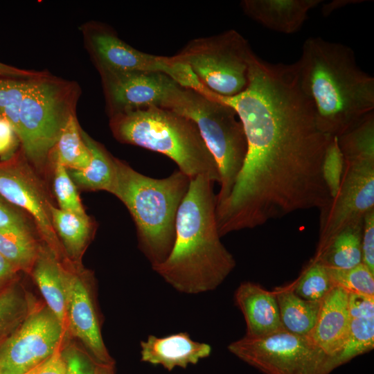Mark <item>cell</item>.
Masks as SVG:
<instances>
[{
    "label": "cell",
    "instance_id": "obj_5",
    "mask_svg": "<svg viewBox=\"0 0 374 374\" xmlns=\"http://www.w3.org/2000/svg\"><path fill=\"white\" fill-rule=\"evenodd\" d=\"M109 118L111 132L118 142L166 155L190 179L205 176L220 183L217 163L197 127L187 117L152 107Z\"/></svg>",
    "mask_w": 374,
    "mask_h": 374
},
{
    "label": "cell",
    "instance_id": "obj_19",
    "mask_svg": "<svg viewBox=\"0 0 374 374\" xmlns=\"http://www.w3.org/2000/svg\"><path fill=\"white\" fill-rule=\"evenodd\" d=\"M31 273L47 308L66 331L67 287L65 268L52 253L40 250Z\"/></svg>",
    "mask_w": 374,
    "mask_h": 374
},
{
    "label": "cell",
    "instance_id": "obj_14",
    "mask_svg": "<svg viewBox=\"0 0 374 374\" xmlns=\"http://www.w3.org/2000/svg\"><path fill=\"white\" fill-rule=\"evenodd\" d=\"M67 305L66 330L78 338L102 366H112L103 340L99 319L91 292L78 274L65 269Z\"/></svg>",
    "mask_w": 374,
    "mask_h": 374
},
{
    "label": "cell",
    "instance_id": "obj_23",
    "mask_svg": "<svg viewBox=\"0 0 374 374\" xmlns=\"http://www.w3.org/2000/svg\"><path fill=\"white\" fill-rule=\"evenodd\" d=\"M52 223L64 248L73 260L78 259L89 241L93 231L90 217H82L50 205Z\"/></svg>",
    "mask_w": 374,
    "mask_h": 374
},
{
    "label": "cell",
    "instance_id": "obj_40",
    "mask_svg": "<svg viewBox=\"0 0 374 374\" xmlns=\"http://www.w3.org/2000/svg\"><path fill=\"white\" fill-rule=\"evenodd\" d=\"M40 71L17 68L0 62V75L26 78L34 76Z\"/></svg>",
    "mask_w": 374,
    "mask_h": 374
},
{
    "label": "cell",
    "instance_id": "obj_33",
    "mask_svg": "<svg viewBox=\"0 0 374 374\" xmlns=\"http://www.w3.org/2000/svg\"><path fill=\"white\" fill-rule=\"evenodd\" d=\"M362 262L374 273V209L368 211L364 217Z\"/></svg>",
    "mask_w": 374,
    "mask_h": 374
},
{
    "label": "cell",
    "instance_id": "obj_20",
    "mask_svg": "<svg viewBox=\"0 0 374 374\" xmlns=\"http://www.w3.org/2000/svg\"><path fill=\"white\" fill-rule=\"evenodd\" d=\"M363 222L364 218L348 224L322 247L317 248L312 259L326 267L337 269H349L362 263Z\"/></svg>",
    "mask_w": 374,
    "mask_h": 374
},
{
    "label": "cell",
    "instance_id": "obj_35",
    "mask_svg": "<svg viewBox=\"0 0 374 374\" xmlns=\"http://www.w3.org/2000/svg\"><path fill=\"white\" fill-rule=\"evenodd\" d=\"M0 229L30 230L26 216L0 197Z\"/></svg>",
    "mask_w": 374,
    "mask_h": 374
},
{
    "label": "cell",
    "instance_id": "obj_11",
    "mask_svg": "<svg viewBox=\"0 0 374 374\" xmlns=\"http://www.w3.org/2000/svg\"><path fill=\"white\" fill-rule=\"evenodd\" d=\"M337 195L319 210V239L322 247L350 223L374 209V159H344Z\"/></svg>",
    "mask_w": 374,
    "mask_h": 374
},
{
    "label": "cell",
    "instance_id": "obj_34",
    "mask_svg": "<svg viewBox=\"0 0 374 374\" xmlns=\"http://www.w3.org/2000/svg\"><path fill=\"white\" fill-rule=\"evenodd\" d=\"M65 362L64 374H98L91 362L80 350L74 348H68L62 352Z\"/></svg>",
    "mask_w": 374,
    "mask_h": 374
},
{
    "label": "cell",
    "instance_id": "obj_1",
    "mask_svg": "<svg viewBox=\"0 0 374 374\" xmlns=\"http://www.w3.org/2000/svg\"><path fill=\"white\" fill-rule=\"evenodd\" d=\"M202 93L235 111L247 143L233 189L215 208L220 237L329 204L322 163L332 136L317 125L295 62L270 63L253 52L243 91L231 97Z\"/></svg>",
    "mask_w": 374,
    "mask_h": 374
},
{
    "label": "cell",
    "instance_id": "obj_43",
    "mask_svg": "<svg viewBox=\"0 0 374 374\" xmlns=\"http://www.w3.org/2000/svg\"></svg>",
    "mask_w": 374,
    "mask_h": 374
},
{
    "label": "cell",
    "instance_id": "obj_7",
    "mask_svg": "<svg viewBox=\"0 0 374 374\" xmlns=\"http://www.w3.org/2000/svg\"><path fill=\"white\" fill-rule=\"evenodd\" d=\"M252 53L248 41L231 29L194 39L173 57L186 64L206 89L231 97L247 86Z\"/></svg>",
    "mask_w": 374,
    "mask_h": 374
},
{
    "label": "cell",
    "instance_id": "obj_42",
    "mask_svg": "<svg viewBox=\"0 0 374 374\" xmlns=\"http://www.w3.org/2000/svg\"><path fill=\"white\" fill-rule=\"evenodd\" d=\"M98 374H113L111 370V366H103L98 371Z\"/></svg>",
    "mask_w": 374,
    "mask_h": 374
},
{
    "label": "cell",
    "instance_id": "obj_32",
    "mask_svg": "<svg viewBox=\"0 0 374 374\" xmlns=\"http://www.w3.org/2000/svg\"><path fill=\"white\" fill-rule=\"evenodd\" d=\"M345 162L337 136H332L324 154L322 176L331 198L337 193L344 171Z\"/></svg>",
    "mask_w": 374,
    "mask_h": 374
},
{
    "label": "cell",
    "instance_id": "obj_39",
    "mask_svg": "<svg viewBox=\"0 0 374 374\" xmlns=\"http://www.w3.org/2000/svg\"><path fill=\"white\" fill-rule=\"evenodd\" d=\"M18 271L0 253V291L14 284Z\"/></svg>",
    "mask_w": 374,
    "mask_h": 374
},
{
    "label": "cell",
    "instance_id": "obj_22",
    "mask_svg": "<svg viewBox=\"0 0 374 374\" xmlns=\"http://www.w3.org/2000/svg\"><path fill=\"white\" fill-rule=\"evenodd\" d=\"M284 330L296 335L308 336L319 314L321 301H308L296 295L290 284L274 290Z\"/></svg>",
    "mask_w": 374,
    "mask_h": 374
},
{
    "label": "cell",
    "instance_id": "obj_25",
    "mask_svg": "<svg viewBox=\"0 0 374 374\" xmlns=\"http://www.w3.org/2000/svg\"><path fill=\"white\" fill-rule=\"evenodd\" d=\"M40 250L31 230L0 229V253L18 271L31 272Z\"/></svg>",
    "mask_w": 374,
    "mask_h": 374
},
{
    "label": "cell",
    "instance_id": "obj_9",
    "mask_svg": "<svg viewBox=\"0 0 374 374\" xmlns=\"http://www.w3.org/2000/svg\"><path fill=\"white\" fill-rule=\"evenodd\" d=\"M83 42L98 71H157L173 78L181 86L201 91L203 85L190 69L173 56L144 53L122 40L109 26L91 20L80 26Z\"/></svg>",
    "mask_w": 374,
    "mask_h": 374
},
{
    "label": "cell",
    "instance_id": "obj_2",
    "mask_svg": "<svg viewBox=\"0 0 374 374\" xmlns=\"http://www.w3.org/2000/svg\"><path fill=\"white\" fill-rule=\"evenodd\" d=\"M214 183L205 176L190 179L177 211L173 247L166 260L152 268L181 293L214 290L236 265L218 232Z\"/></svg>",
    "mask_w": 374,
    "mask_h": 374
},
{
    "label": "cell",
    "instance_id": "obj_13",
    "mask_svg": "<svg viewBox=\"0 0 374 374\" xmlns=\"http://www.w3.org/2000/svg\"><path fill=\"white\" fill-rule=\"evenodd\" d=\"M109 116L152 107L165 108L179 85L168 75L157 71H98Z\"/></svg>",
    "mask_w": 374,
    "mask_h": 374
},
{
    "label": "cell",
    "instance_id": "obj_6",
    "mask_svg": "<svg viewBox=\"0 0 374 374\" xmlns=\"http://www.w3.org/2000/svg\"><path fill=\"white\" fill-rule=\"evenodd\" d=\"M165 108L187 117L197 127L217 165L218 205L230 195L247 154L246 135L237 113L227 104L181 85L170 93Z\"/></svg>",
    "mask_w": 374,
    "mask_h": 374
},
{
    "label": "cell",
    "instance_id": "obj_28",
    "mask_svg": "<svg viewBox=\"0 0 374 374\" xmlns=\"http://www.w3.org/2000/svg\"><path fill=\"white\" fill-rule=\"evenodd\" d=\"M374 348V318H350L347 338L336 358L338 366Z\"/></svg>",
    "mask_w": 374,
    "mask_h": 374
},
{
    "label": "cell",
    "instance_id": "obj_15",
    "mask_svg": "<svg viewBox=\"0 0 374 374\" xmlns=\"http://www.w3.org/2000/svg\"><path fill=\"white\" fill-rule=\"evenodd\" d=\"M349 293L335 286L322 299L309 337L328 355L335 358L346 342L350 323Z\"/></svg>",
    "mask_w": 374,
    "mask_h": 374
},
{
    "label": "cell",
    "instance_id": "obj_38",
    "mask_svg": "<svg viewBox=\"0 0 374 374\" xmlns=\"http://www.w3.org/2000/svg\"><path fill=\"white\" fill-rule=\"evenodd\" d=\"M65 362L60 349L26 374H64Z\"/></svg>",
    "mask_w": 374,
    "mask_h": 374
},
{
    "label": "cell",
    "instance_id": "obj_27",
    "mask_svg": "<svg viewBox=\"0 0 374 374\" xmlns=\"http://www.w3.org/2000/svg\"><path fill=\"white\" fill-rule=\"evenodd\" d=\"M290 285L296 295L308 301H322L335 287L328 268L312 258Z\"/></svg>",
    "mask_w": 374,
    "mask_h": 374
},
{
    "label": "cell",
    "instance_id": "obj_41",
    "mask_svg": "<svg viewBox=\"0 0 374 374\" xmlns=\"http://www.w3.org/2000/svg\"><path fill=\"white\" fill-rule=\"evenodd\" d=\"M365 0H333L330 2L323 3L321 8L322 15L325 17L330 15L333 12L348 6L362 3Z\"/></svg>",
    "mask_w": 374,
    "mask_h": 374
},
{
    "label": "cell",
    "instance_id": "obj_24",
    "mask_svg": "<svg viewBox=\"0 0 374 374\" xmlns=\"http://www.w3.org/2000/svg\"><path fill=\"white\" fill-rule=\"evenodd\" d=\"M80 130L76 115L71 116L61 132L51 152L50 160L71 170H80L88 167L91 154L82 137Z\"/></svg>",
    "mask_w": 374,
    "mask_h": 374
},
{
    "label": "cell",
    "instance_id": "obj_37",
    "mask_svg": "<svg viewBox=\"0 0 374 374\" xmlns=\"http://www.w3.org/2000/svg\"><path fill=\"white\" fill-rule=\"evenodd\" d=\"M348 312L350 318H374V296L349 294Z\"/></svg>",
    "mask_w": 374,
    "mask_h": 374
},
{
    "label": "cell",
    "instance_id": "obj_29",
    "mask_svg": "<svg viewBox=\"0 0 374 374\" xmlns=\"http://www.w3.org/2000/svg\"><path fill=\"white\" fill-rule=\"evenodd\" d=\"M27 304L14 284L0 291V344L26 317Z\"/></svg>",
    "mask_w": 374,
    "mask_h": 374
},
{
    "label": "cell",
    "instance_id": "obj_21",
    "mask_svg": "<svg viewBox=\"0 0 374 374\" xmlns=\"http://www.w3.org/2000/svg\"><path fill=\"white\" fill-rule=\"evenodd\" d=\"M80 132L90 152L91 161L83 170H71L70 177L82 189L105 190L111 193L115 181V157L82 128Z\"/></svg>",
    "mask_w": 374,
    "mask_h": 374
},
{
    "label": "cell",
    "instance_id": "obj_8",
    "mask_svg": "<svg viewBox=\"0 0 374 374\" xmlns=\"http://www.w3.org/2000/svg\"><path fill=\"white\" fill-rule=\"evenodd\" d=\"M231 353L263 374H329L337 366L308 336L284 329L243 337L227 347Z\"/></svg>",
    "mask_w": 374,
    "mask_h": 374
},
{
    "label": "cell",
    "instance_id": "obj_36",
    "mask_svg": "<svg viewBox=\"0 0 374 374\" xmlns=\"http://www.w3.org/2000/svg\"><path fill=\"white\" fill-rule=\"evenodd\" d=\"M19 147V139L14 127L8 120L0 116L1 160L10 157Z\"/></svg>",
    "mask_w": 374,
    "mask_h": 374
},
{
    "label": "cell",
    "instance_id": "obj_26",
    "mask_svg": "<svg viewBox=\"0 0 374 374\" xmlns=\"http://www.w3.org/2000/svg\"><path fill=\"white\" fill-rule=\"evenodd\" d=\"M344 159H374V112L337 137Z\"/></svg>",
    "mask_w": 374,
    "mask_h": 374
},
{
    "label": "cell",
    "instance_id": "obj_12",
    "mask_svg": "<svg viewBox=\"0 0 374 374\" xmlns=\"http://www.w3.org/2000/svg\"><path fill=\"white\" fill-rule=\"evenodd\" d=\"M0 197L32 217L39 233L57 259L61 247L52 223L51 203L21 147L8 159L0 160Z\"/></svg>",
    "mask_w": 374,
    "mask_h": 374
},
{
    "label": "cell",
    "instance_id": "obj_31",
    "mask_svg": "<svg viewBox=\"0 0 374 374\" xmlns=\"http://www.w3.org/2000/svg\"><path fill=\"white\" fill-rule=\"evenodd\" d=\"M54 163L53 188L59 208L82 217H88L82 204L75 183L67 169L59 163Z\"/></svg>",
    "mask_w": 374,
    "mask_h": 374
},
{
    "label": "cell",
    "instance_id": "obj_16",
    "mask_svg": "<svg viewBox=\"0 0 374 374\" xmlns=\"http://www.w3.org/2000/svg\"><path fill=\"white\" fill-rule=\"evenodd\" d=\"M211 346L194 341L186 332L165 337L149 335L141 342V360L153 365H160L169 371L176 367L186 368L196 364L211 353Z\"/></svg>",
    "mask_w": 374,
    "mask_h": 374
},
{
    "label": "cell",
    "instance_id": "obj_3",
    "mask_svg": "<svg viewBox=\"0 0 374 374\" xmlns=\"http://www.w3.org/2000/svg\"><path fill=\"white\" fill-rule=\"evenodd\" d=\"M295 63L325 134L338 137L374 112V78L359 67L350 47L311 37Z\"/></svg>",
    "mask_w": 374,
    "mask_h": 374
},
{
    "label": "cell",
    "instance_id": "obj_18",
    "mask_svg": "<svg viewBox=\"0 0 374 374\" xmlns=\"http://www.w3.org/2000/svg\"><path fill=\"white\" fill-rule=\"evenodd\" d=\"M322 0H243L244 13L261 26L283 34L299 31L308 12Z\"/></svg>",
    "mask_w": 374,
    "mask_h": 374
},
{
    "label": "cell",
    "instance_id": "obj_17",
    "mask_svg": "<svg viewBox=\"0 0 374 374\" xmlns=\"http://www.w3.org/2000/svg\"><path fill=\"white\" fill-rule=\"evenodd\" d=\"M234 301L244 316L246 336L262 337L283 329L274 291H268L257 283L246 281L236 289Z\"/></svg>",
    "mask_w": 374,
    "mask_h": 374
},
{
    "label": "cell",
    "instance_id": "obj_4",
    "mask_svg": "<svg viewBox=\"0 0 374 374\" xmlns=\"http://www.w3.org/2000/svg\"><path fill=\"white\" fill-rule=\"evenodd\" d=\"M114 166L111 193L129 211L139 247L153 268L166 260L173 247L177 211L190 179L179 170L166 178L150 177L117 158Z\"/></svg>",
    "mask_w": 374,
    "mask_h": 374
},
{
    "label": "cell",
    "instance_id": "obj_30",
    "mask_svg": "<svg viewBox=\"0 0 374 374\" xmlns=\"http://www.w3.org/2000/svg\"><path fill=\"white\" fill-rule=\"evenodd\" d=\"M328 271L334 286L349 294L374 296V273L362 262L349 269L328 268Z\"/></svg>",
    "mask_w": 374,
    "mask_h": 374
},
{
    "label": "cell",
    "instance_id": "obj_10",
    "mask_svg": "<svg viewBox=\"0 0 374 374\" xmlns=\"http://www.w3.org/2000/svg\"><path fill=\"white\" fill-rule=\"evenodd\" d=\"M66 329L46 307L29 310L0 344V374H26L60 349Z\"/></svg>",
    "mask_w": 374,
    "mask_h": 374
}]
</instances>
